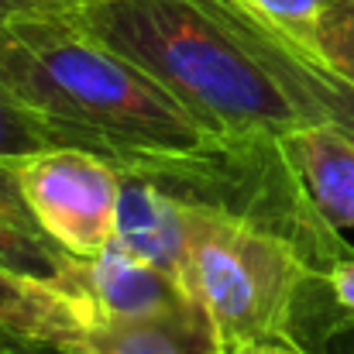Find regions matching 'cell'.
Segmentation results:
<instances>
[{"mask_svg":"<svg viewBox=\"0 0 354 354\" xmlns=\"http://www.w3.org/2000/svg\"><path fill=\"white\" fill-rule=\"evenodd\" d=\"M124 176L118 207V241L138 258L155 261L158 268L183 275L186 258V203L162 193L141 176Z\"/></svg>","mask_w":354,"mask_h":354,"instance_id":"obj_10","label":"cell"},{"mask_svg":"<svg viewBox=\"0 0 354 354\" xmlns=\"http://www.w3.org/2000/svg\"><path fill=\"white\" fill-rule=\"evenodd\" d=\"M324 282H327L330 299L337 303V310L351 320V327H354V251L348 258H341V261L324 275Z\"/></svg>","mask_w":354,"mask_h":354,"instance_id":"obj_16","label":"cell"},{"mask_svg":"<svg viewBox=\"0 0 354 354\" xmlns=\"http://www.w3.org/2000/svg\"><path fill=\"white\" fill-rule=\"evenodd\" d=\"M93 313L62 286L0 268V344L48 354H83Z\"/></svg>","mask_w":354,"mask_h":354,"instance_id":"obj_8","label":"cell"},{"mask_svg":"<svg viewBox=\"0 0 354 354\" xmlns=\"http://www.w3.org/2000/svg\"><path fill=\"white\" fill-rule=\"evenodd\" d=\"M21 193L45 227L73 258H93L118 237V165L86 148H48L17 162Z\"/></svg>","mask_w":354,"mask_h":354,"instance_id":"obj_5","label":"cell"},{"mask_svg":"<svg viewBox=\"0 0 354 354\" xmlns=\"http://www.w3.org/2000/svg\"><path fill=\"white\" fill-rule=\"evenodd\" d=\"M76 265L80 258H73L59 241L45 234V227L31 214L17 183V162H0V268L73 292Z\"/></svg>","mask_w":354,"mask_h":354,"instance_id":"obj_11","label":"cell"},{"mask_svg":"<svg viewBox=\"0 0 354 354\" xmlns=\"http://www.w3.org/2000/svg\"><path fill=\"white\" fill-rule=\"evenodd\" d=\"M203 3L268 69V76L279 83V90L286 93V100L292 104L299 120H324L354 138V83L341 80L334 69H327L310 52L292 45L286 35L268 28L241 0H203Z\"/></svg>","mask_w":354,"mask_h":354,"instance_id":"obj_7","label":"cell"},{"mask_svg":"<svg viewBox=\"0 0 354 354\" xmlns=\"http://www.w3.org/2000/svg\"><path fill=\"white\" fill-rule=\"evenodd\" d=\"M48 148H69V141L0 86V162H24Z\"/></svg>","mask_w":354,"mask_h":354,"instance_id":"obj_13","label":"cell"},{"mask_svg":"<svg viewBox=\"0 0 354 354\" xmlns=\"http://www.w3.org/2000/svg\"><path fill=\"white\" fill-rule=\"evenodd\" d=\"M310 52L317 62L354 83V0H330L313 28Z\"/></svg>","mask_w":354,"mask_h":354,"instance_id":"obj_14","label":"cell"},{"mask_svg":"<svg viewBox=\"0 0 354 354\" xmlns=\"http://www.w3.org/2000/svg\"><path fill=\"white\" fill-rule=\"evenodd\" d=\"M76 17L214 138H275L299 124L268 69L203 0H86Z\"/></svg>","mask_w":354,"mask_h":354,"instance_id":"obj_2","label":"cell"},{"mask_svg":"<svg viewBox=\"0 0 354 354\" xmlns=\"http://www.w3.org/2000/svg\"><path fill=\"white\" fill-rule=\"evenodd\" d=\"M179 282L217 344H286L296 354H330L354 330L324 275L292 244L193 203H186Z\"/></svg>","mask_w":354,"mask_h":354,"instance_id":"obj_3","label":"cell"},{"mask_svg":"<svg viewBox=\"0 0 354 354\" xmlns=\"http://www.w3.org/2000/svg\"><path fill=\"white\" fill-rule=\"evenodd\" d=\"M279 148L320 217L341 234L354 231V138L324 120H299L279 134Z\"/></svg>","mask_w":354,"mask_h":354,"instance_id":"obj_9","label":"cell"},{"mask_svg":"<svg viewBox=\"0 0 354 354\" xmlns=\"http://www.w3.org/2000/svg\"><path fill=\"white\" fill-rule=\"evenodd\" d=\"M254 17H261L268 28L286 35L292 45L310 48L313 28L330 0H241Z\"/></svg>","mask_w":354,"mask_h":354,"instance_id":"obj_15","label":"cell"},{"mask_svg":"<svg viewBox=\"0 0 354 354\" xmlns=\"http://www.w3.org/2000/svg\"><path fill=\"white\" fill-rule=\"evenodd\" d=\"M330 354H354V330L351 334H344V337L330 348Z\"/></svg>","mask_w":354,"mask_h":354,"instance_id":"obj_19","label":"cell"},{"mask_svg":"<svg viewBox=\"0 0 354 354\" xmlns=\"http://www.w3.org/2000/svg\"><path fill=\"white\" fill-rule=\"evenodd\" d=\"M210 354H296L286 344H217Z\"/></svg>","mask_w":354,"mask_h":354,"instance_id":"obj_18","label":"cell"},{"mask_svg":"<svg viewBox=\"0 0 354 354\" xmlns=\"http://www.w3.org/2000/svg\"><path fill=\"white\" fill-rule=\"evenodd\" d=\"M73 296L86 303L93 324H207L172 272L131 254L118 241L93 258H80Z\"/></svg>","mask_w":354,"mask_h":354,"instance_id":"obj_6","label":"cell"},{"mask_svg":"<svg viewBox=\"0 0 354 354\" xmlns=\"http://www.w3.org/2000/svg\"><path fill=\"white\" fill-rule=\"evenodd\" d=\"M86 0H0V21L41 17V14H76Z\"/></svg>","mask_w":354,"mask_h":354,"instance_id":"obj_17","label":"cell"},{"mask_svg":"<svg viewBox=\"0 0 354 354\" xmlns=\"http://www.w3.org/2000/svg\"><path fill=\"white\" fill-rule=\"evenodd\" d=\"M0 354H48V351H28V348H14V344H0Z\"/></svg>","mask_w":354,"mask_h":354,"instance_id":"obj_20","label":"cell"},{"mask_svg":"<svg viewBox=\"0 0 354 354\" xmlns=\"http://www.w3.org/2000/svg\"><path fill=\"white\" fill-rule=\"evenodd\" d=\"M207 324H93L83 354H210Z\"/></svg>","mask_w":354,"mask_h":354,"instance_id":"obj_12","label":"cell"},{"mask_svg":"<svg viewBox=\"0 0 354 354\" xmlns=\"http://www.w3.org/2000/svg\"><path fill=\"white\" fill-rule=\"evenodd\" d=\"M127 176H141L162 193L234 217L265 234L292 244L317 275H327L354 248L337 227H330L303 183L289 169L279 134L275 138H214L207 148L148 158L120 169Z\"/></svg>","mask_w":354,"mask_h":354,"instance_id":"obj_4","label":"cell"},{"mask_svg":"<svg viewBox=\"0 0 354 354\" xmlns=\"http://www.w3.org/2000/svg\"><path fill=\"white\" fill-rule=\"evenodd\" d=\"M0 86L48 120L69 148L118 169L214 141L172 93L90 35L76 14L0 21Z\"/></svg>","mask_w":354,"mask_h":354,"instance_id":"obj_1","label":"cell"}]
</instances>
